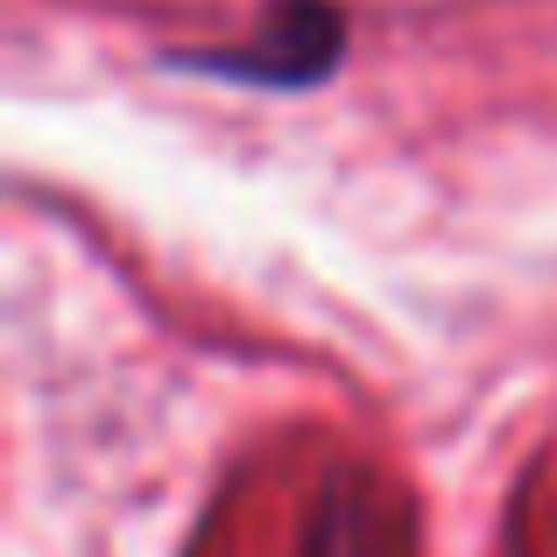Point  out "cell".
I'll return each mask as SVG.
<instances>
[{
    "label": "cell",
    "mask_w": 557,
    "mask_h": 557,
    "mask_svg": "<svg viewBox=\"0 0 557 557\" xmlns=\"http://www.w3.org/2000/svg\"><path fill=\"white\" fill-rule=\"evenodd\" d=\"M346 50V22L325 8V0H289L261 22V36L247 50L212 57V71H233V78H261V85H304L325 78Z\"/></svg>",
    "instance_id": "obj_1"
}]
</instances>
